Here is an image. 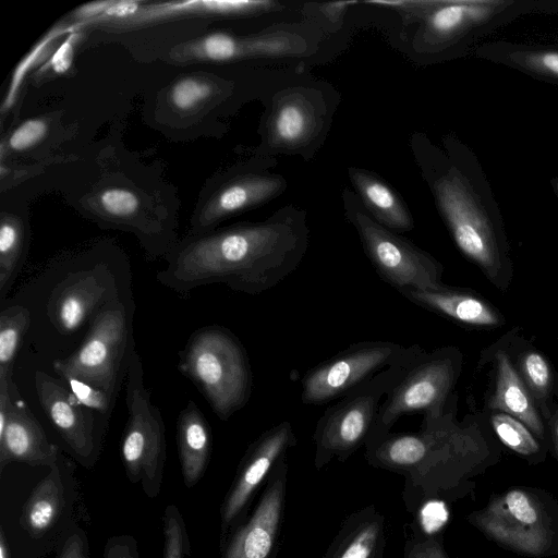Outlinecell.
<instances>
[{
  "label": "cell",
  "mask_w": 558,
  "mask_h": 558,
  "mask_svg": "<svg viewBox=\"0 0 558 558\" xmlns=\"http://www.w3.org/2000/svg\"><path fill=\"white\" fill-rule=\"evenodd\" d=\"M35 389L43 410L74 456L84 465H92L98 449L95 411L41 371L35 373Z\"/></svg>",
  "instance_id": "2e32d148"
},
{
  "label": "cell",
  "mask_w": 558,
  "mask_h": 558,
  "mask_svg": "<svg viewBox=\"0 0 558 558\" xmlns=\"http://www.w3.org/2000/svg\"><path fill=\"white\" fill-rule=\"evenodd\" d=\"M113 276L98 268L65 277L52 291L48 316L63 335L75 332L109 303L119 299Z\"/></svg>",
  "instance_id": "9a60e30c"
},
{
  "label": "cell",
  "mask_w": 558,
  "mask_h": 558,
  "mask_svg": "<svg viewBox=\"0 0 558 558\" xmlns=\"http://www.w3.org/2000/svg\"><path fill=\"white\" fill-rule=\"evenodd\" d=\"M58 454L57 446L49 441L27 403L16 395L0 430V470L13 461L52 468Z\"/></svg>",
  "instance_id": "ffe728a7"
},
{
  "label": "cell",
  "mask_w": 558,
  "mask_h": 558,
  "mask_svg": "<svg viewBox=\"0 0 558 558\" xmlns=\"http://www.w3.org/2000/svg\"><path fill=\"white\" fill-rule=\"evenodd\" d=\"M210 81L197 76H184L175 81L169 89V101L179 111L187 112L198 108L214 94Z\"/></svg>",
  "instance_id": "d6a6232c"
},
{
  "label": "cell",
  "mask_w": 558,
  "mask_h": 558,
  "mask_svg": "<svg viewBox=\"0 0 558 558\" xmlns=\"http://www.w3.org/2000/svg\"><path fill=\"white\" fill-rule=\"evenodd\" d=\"M179 369L222 421L242 409L252 391V371L239 339L227 328L197 329L179 353Z\"/></svg>",
  "instance_id": "5b68a950"
},
{
  "label": "cell",
  "mask_w": 558,
  "mask_h": 558,
  "mask_svg": "<svg viewBox=\"0 0 558 558\" xmlns=\"http://www.w3.org/2000/svg\"><path fill=\"white\" fill-rule=\"evenodd\" d=\"M47 132L48 124L45 119H27L9 135L8 148L17 153L27 150L41 142Z\"/></svg>",
  "instance_id": "8d00e7d4"
},
{
  "label": "cell",
  "mask_w": 558,
  "mask_h": 558,
  "mask_svg": "<svg viewBox=\"0 0 558 558\" xmlns=\"http://www.w3.org/2000/svg\"><path fill=\"white\" fill-rule=\"evenodd\" d=\"M31 322V312L23 305L0 313V378L12 379L13 364Z\"/></svg>",
  "instance_id": "4dcf8cb0"
},
{
  "label": "cell",
  "mask_w": 558,
  "mask_h": 558,
  "mask_svg": "<svg viewBox=\"0 0 558 558\" xmlns=\"http://www.w3.org/2000/svg\"><path fill=\"white\" fill-rule=\"evenodd\" d=\"M348 173L359 201L374 220L392 231L413 229L408 206L389 184L365 169L351 167Z\"/></svg>",
  "instance_id": "d4e9b609"
},
{
  "label": "cell",
  "mask_w": 558,
  "mask_h": 558,
  "mask_svg": "<svg viewBox=\"0 0 558 558\" xmlns=\"http://www.w3.org/2000/svg\"><path fill=\"white\" fill-rule=\"evenodd\" d=\"M308 234L300 210L281 208L264 221L201 233L174 245L156 278L180 294L207 284L262 294L299 267L308 247Z\"/></svg>",
  "instance_id": "6da1fadb"
},
{
  "label": "cell",
  "mask_w": 558,
  "mask_h": 558,
  "mask_svg": "<svg viewBox=\"0 0 558 558\" xmlns=\"http://www.w3.org/2000/svg\"><path fill=\"white\" fill-rule=\"evenodd\" d=\"M484 414L457 420V396L440 414H424L420 430L391 433L365 446L367 462L404 475L425 496L461 498L471 481L500 460V449ZM426 497V498H427Z\"/></svg>",
  "instance_id": "7a4b0ae2"
},
{
  "label": "cell",
  "mask_w": 558,
  "mask_h": 558,
  "mask_svg": "<svg viewBox=\"0 0 558 558\" xmlns=\"http://www.w3.org/2000/svg\"><path fill=\"white\" fill-rule=\"evenodd\" d=\"M462 366L463 354L457 347L424 351L381 402L365 446L388 434L403 415L442 413L454 396Z\"/></svg>",
  "instance_id": "30bf717a"
},
{
  "label": "cell",
  "mask_w": 558,
  "mask_h": 558,
  "mask_svg": "<svg viewBox=\"0 0 558 558\" xmlns=\"http://www.w3.org/2000/svg\"><path fill=\"white\" fill-rule=\"evenodd\" d=\"M424 351L383 369L324 412L313 435L316 470L323 469L335 459L345 461L367 442L377 420L380 400L387 397Z\"/></svg>",
  "instance_id": "8992f818"
},
{
  "label": "cell",
  "mask_w": 558,
  "mask_h": 558,
  "mask_svg": "<svg viewBox=\"0 0 558 558\" xmlns=\"http://www.w3.org/2000/svg\"><path fill=\"white\" fill-rule=\"evenodd\" d=\"M424 349L392 341H364L307 371L302 379L301 401L323 404L342 398L383 369L404 362Z\"/></svg>",
  "instance_id": "8fae6325"
},
{
  "label": "cell",
  "mask_w": 558,
  "mask_h": 558,
  "mask_svg": "<svg viewBox=\"0 0 558 558\" xmlns=\"http://www.w3.org/2000/svg\"><path fill=\"white\" fill-rule=\"evenodd\" d=\"M128 420L121 438V459L129 480L141 483L149 497L160 490L166 463V427L144 385L141 355L133 351L125 377Z\"/></svg>",
  "instance_id": "ba28073f"
},
{
  "label": "cell",
  "mask_w": 558,
  "mask_h": 558,
  "mask_svg": "<svg viewBox=\"0 0 558 558\" xmlns=\"http://www.w3.org/2000/svg\"><path fill=\"white\" fill-rule=\"evenodd\" d=\"M162 558H185L190 554V542L182 515L174 505L167 507L163 515Z\"/></svg>",
  "instance_id": "836d02e7"
},
{
  "label": "cell",
  "mask_w": 558,
  "mask_h": 558,
  "mask_svg": "<svg viewBox=\"0 0 558 558\" xmlns=\"http://www.w3.org/2000/svg\"><path fill=\"white\" fill-rule=\"evenodd\" d=\"M73 27L70 28H58L56 27L53 31H51L47 36L38 43V45L31 51L29 56L23 60L21 63V66H19L13 75V81L10 85V89L7 94V97L4 99L2 110L9 109L15 99V94L17 93V88L22 82L23 75L27 71V69L33 65V61L41 62L46 61V59L50 58L51 54H43V52H50V46L56 43L57 38L70 31H73Z\"/></svg>",
  "instance_id": "d590c367"
},
{
  "label": "cell",
  "mask_w": 558,
  "mask_h": 558,
  "mask_svg": "<svg viewBox=\"0 0 558 558\" xmlns=\"http://www.w3.org/2000/svg\"><path fill=\"white\" fill-rule=\"evenodd\" d=\"M386 518L375 505L350 513L322 558H384Z\"/></svg>",
  "instance_id": "603a6c76"
},
{
  "label": "cell",
  "mask_w": 558,
  "mask_h": 558,
  "mask_svg": "<svg viewBox=\"0 0 558 558\" xmlns=\"http://www.w3.org/2000/svg\"><path fill=\"white\" fill-rule=\"evenodd\" d=\"M26 254V229L23 221L11 214L0 220V296L12 288Z\"/></svg>",
  "instance_id": "f546056e"
},
{
  "label": "cell",
  "mask_w": 558,
  "mask_h": 558,
  "mask_svg": "<svg viewBox=\"0 0 558 558\" xmlns=\"http://www.w3.org/2000/svg\"><path fill=\"white\" fill-rule=\"evenodd\" d=\"M43 478L22 512V525L33 536L38 537L48 531L56 522L63 504V487L58 464Z\"/></svg>",
  "instance_id": "83f0119b"
},
{
  "label": "cell",
  "mask_w": 558,
  "mask_h": 558,
  "mask_svg": "<svg viewBox=\"0 0 558 558\" xmlns=\"http://www.w3.org/2000/svg\"><path fill=\"white\" fill-rule=\"evenodd\" d=\"M412 303L473 328H498L506 318L488 300L469 289L444 286L437 290L400 292Z\"/></svg>",
  "instance_id": "7402d4cb"
},
{
  "label": "cell",
  "mask_w": 558,
  "mask_h": 558,
  "mask_svg": "<svg viewBox=\"0 0 558 558\" xmlns=\"http://www.w3.org/2000/svg\"><path fill=\"white\" fill-rule=\"evenodd\" d=\"M466 521L498 546L531 558L558 555V499L531 486L493 494Z\"/></svg>",
  "instance_id": "277c9868"
},
{
  "label": "cell",
  "mask_w": 558,
  "mask_h": 558,
  "mask_svg": "<svg viewBox=\"0 0 558 558\" xmlns=\"http://www.w3.org/2000/svg\"><path fill=\"white\" fill-rule=\"evenodd\" d=\"M488 424L498 440L529 464H537L545 460L549 446L537 439L518 418L504 412L490 411Z\"/></svg>",
  "instance_id": "f1b7e54d"
},
{
  "label": "cell",
  "mask_w": 558,
  "mask_h": 558,
  "mask_svg": "<svg viewBox=\"0 0 558 558\" xmlns=\"http://www.w3.org/2000/svg\"><path fill=\"white\" fill-rule=\"evenodd\" d=\"M512 361L546 423L555 405L558 374L546 356L531 344H520L515 360Z\"/></svg>",
  "instance_id": "4316f807"
},
{
  "label": "cell",
  "mask_w": 558,
  "mask_h": 558,
  "mask_svg": "<svg viewBox=\"0 0 558 558\" xmlns=\"http://www.w3.org/2000/svg\"><path fill=\"white\" fill-rule=\"evenodd\" d=\"M282 5L272 0H192L145 3L131 20L118 26H140L185 15L247 16L278 11Z\"/></svg>",
  "instance_id": "cb8c5ba5"
},
{
  "label": "cell",
  "mask_w": 558,
  "mask_h": 558,
  "mask_svg": "<svg viewBox=\"0 0 558 558\" xmlns=\"http://www.w3.org/2000/svg\"><path fill=\"white\" fill-rule=\"evenodd\" d=\"M408 535L402 558H449L444 547L442 534L426 533L412 524Z\"/></svg>",
  "instance_id": "e575fe53"
},
{
  "label": "cell",
  "mask_w": 558,
  "mask_h": 558,
  "mask_svg": "<svg viewBox=\"0 0 558 558\" xmlns=\"http://www.w3.org/2000/svg\"><path fill=\"white\" fill-rule=\"evenodd\" d=\"M506 0L420 1L424 13L423 35L432 44H444L482 25L507 8Z\"/></svg>",
  "instance_id": "44dd1931"
},
{
  "label": "cell",
  "mask_w": 558,
  "mask_h": 558,
  "mask_svg": "<svg viewBox=\"0 0 558 558\" xmlns=\"http://www.w3.org/2000/svg\"><path fill=\"white\" fill-rule=\"evenodd\" d=\"M484 357L490 360L495 368L494 389L485 404L488 412H504L518 418L537 439L549 446L545 421L515 369L509 345L504 348L495 343L493 351L482 354V359Z\"/></svg>",
  "instance_id": "d6986e66"
},
{
  "label": "cell",
  "mask_w": 558,
  "mask_h": 558,
  "mask_svg": "<svg viewBox=\"0 0 558 558\" xmlns=\"http://www.w3.org/2000/svg\"><path fill=\"white\" fill-rule=\"evenodd\" d=\"M287 456L269 473L250 517L238 524L221 558H275L284 521L288 485Z\"/></svg>",
  "instance_id": "7c38bea8"
},
{
  "label": "cell",
  "mask_w": 558,
  "mask_h": 558,
  "mask_svg": "<svg viewBox=\"0 0 558 558\" xmlns=\"http://www.w3.org/2000/svg\"><path fill=\"white\" fill-rule=\"evenodd\" d=\"M81 38L80 32L72 31L65 39L58 45L51 57L44 63L38 71L39 75L54 76L69 71L72 66L74 49Z\"/></svg>",
  "instance_id": "f35d334b"
},
{
  "label": "cell",
  "mask_w": 558,
  "mask_h": 558,
  "mask_svg": "<svg viewBox=\"0 0 558 558\" xmlns=\"http://www.w3.org/2000/svg\"><path fill=\"white\" fill-rule=\"evenodd\" d=\"M116 0L93 1L76 8L72 14V19L77 25L90 24L100 17Z\"/></svg>",
  "instance_id": "7bdbcfd3"
},
{
  "label": "cell",
  "mask_w": 558,
  "mask_h": 558,
  "mask_svg": "<svg viewBox=\"0 0 558 558\" xmlns=\"http://www.w3.org/2000/svg\"><path fill=\"white\" fill-rule=\"evenodd\" d=\"M517 64L546 76L558 78V51L554 50H524L512 53Z\"/></svg>",
  "instance_id": "74e56055"
},
{
  "label": "cell",
  "mask_w": 558,
  "mask_h": 558,
  "mask_svg": "<svg viewBox=\"0 0 558 558\" xmlns=\"http://www.w3.org/2000/svg\"><path fill=\"white\" fill-rule=\"evenodd\" d=\"M353 1H340V2H330L324 3L320 5V10L325 13V15L332 21H336L340 17L349 5L354 4Z\"/></svg>",
  "instance_id": "bcb514c9"
},
{
  "label": "cell",
  "mask_w": 558,
  "mask_h": 558,
  "mask_svg": "<svg viewBox=\"0 0 558 558\" xmlns=\"http://www.w3.org/2000/svg\"><path fill=\"white\" fill-rule=\"evenodd\" d=\"M430 187L459 251L505 293L514 270L502 227L489 216L471 182L456 166L436 177Z\"/></svg>",
  "instance_id": "3957f363"
},
{
  "label": "cell",
  "mask_w": 558,
  "mask_h": 558,
  "mask_svg": "<svg viewBox=\"0 0 558 558\" xmlns=\"http://www.w3.org/2000/svg\"><path fill=\"white\" fill-rule=\"evenodd\" d=\"M177 442L183 481L191 488L203 476L213 447L210 425L193 400L178 415Z\"/></svg>",
  "instance_id": "484cf974"
},
{
  "label": "cell",
  "mask_w": 558,
  "mask_h": 558,
  "mask_svg": "<svg viewBox=\"0 0 558 558\" xmlns=\"http://www.w3.org/2000/svg\"><path fill=\"white\" fill-rule=\"evenodd\" d=\"M59 558H88L83 538L78 534H73L64 543Z\"/></svg>",
  "instance_id": "ee69618b"
},
{
  "label": "cell",
  "mask_w": 558,
  "mask_h": 558,
  "mask_svg": "<svg viewBox=\"0 0 558 558\" xmlns=\"http://www.w3.org/2000/svg\"><path fill=\"white\" fill-rule=\"evenodd\" d=\"M306 39L298 33L278 29L251 36L223 32L189 40L172 50L180 62H228L252 58H286L307 53Z\"/></svg>",
  "instance_id": "5bb4252c"
},
{
  "label": "cell",
  "mask_w": 558,
  "mask_h": 558,
  "mask_svg": "<svg viewBox=\"0 0 558 558\" xmlns=\"http://www.w3.org/2000/svg\"><path fill=\"white\" fill-rule=\"evenodd\" d=\"M97 203V208L105 218L119 222H133L141 209L138 196L133 191L120 186L101 190Z\"/></svg>",
  "instance_id": "1f68e13d"
},
{
  "label": "cell",
  "mask_w": 558,
  "mask_h": 558,
  "mask_svg": "<svg viewBox=\"0 0 558 558\" xmlns=\"http://www.w3.org/2000/svg\"><path fill=\"white\" fill-rule=\"evenodd\" d=\"M0 558H10L9 547L5 543L3 533H1L0 537Z\"/></svg>",
  "instance_id": "7dc6e473"
},
{
  "label": "cell",
  "mask_w": 558,
  "mask_h": 558,
  "mask_svg": "<svg viewBox=\"0 0 558 558\" xmlns=\"http://www.w3.org/2000/svg\"><path fill=\"white\" fill-rule=\"evenodd\" d=\"M104 558H140L135 541L130 536L109 538Z\"/></svg>",
  "instance_id": "b9f144b4"
},
{
  "label": "cell",
  "mask_w": 558,
  "mask_h": 558,
  "mask_svg": "<svg viewBox=\"0 0 558 558\" xmlns=\"http://www.w3.org/2000/svg\"><path fill=\"white\" fill-rule=\"evenodd\" d=\"M71 392L86 408L100 414H109L114 400L105 391L75 378H64Z\"/></svg>",
  "instance_id": "ab89813d"
},
{
  "label": "cell",
  "mask_w": 558,
  "mask_h": 558,
  "mask_svg": "<svg viewBox=\"0 0 558 558\" xmlns=\"http://www.w3.org/2000/svg\"><path fill=\"white\" fill-rule=\"evenodd\" d=\"M345 216L355 228L363 250L377 275L398 292L405 290H437L442 282L444 267L429 253L408 239L374 220L357 196L348 189Z\"/></svg>",
  "instance_id": "9c48e42d"
},
{
  "label": "cell",
  "mask_w": 558,
  "mask_h": 558,
  "mask_svg": "<svg viewBox=\"0 0 558 558\" xmlns=\"http://www.w3.org/2000/svg\"><path fill=\"white\" fill-rule=\"evenodd\" d=\"M549 428V448L553 457L558 461V380L555 393V405L549 420L546 422Z\"/></svg>",
  "instance_id": "f6af8a7d"
},
{
  "label": "cell",
  "mask_w": 558,
  "mask_h": 558,
  "mask_svg": "<svg viewBox=\"0 0 558 558\" xmlns=\"http://www.w3.org/2000/svg\"><path fill=\"white\" fill-rule=\"evenodd\" d=\"M287 187L282 175L252 173L222 185L203 206L194 228L206 232L216 223L234 214L260 206L279 196Z\"/></svg>",
  "instance_id": "ac0fdd59"
},
{
  "label": "cell",
  "mask_w": 558,
  "mask_h": 558,
  "mask_svg": "<svg viewBox=\"0 0 558 558\" xmlns=\"http://www.w3.org/2000/svg\"><path fill=\"white\" fill-rule=\"evenodd\" d=\"M145 3V1L116 0L113 5L93 23L113 22L116 25H120L134 17Z\"/></svg>",
  "instance_id": "60d3db41"
},
{
  "label": "cell",
  "mask_w": 558,
  "mask_h": 558,
  "mask_svg": "<svg viewBox=\"0 0 558 558\" xmlns=\"http://www.w3.org/2000/svg\"><path fill=\"white\" fill-rule=\"evenodd\" d=\"M318 95L308 88L281 92L275 98L268 119L267 138L274 148H300L319 132L324 122Z\"/></svg>",
  "instance_id": "e0dca14e"
},
{
  "label": "cell",
  "mask_w": 558,
  "mask_h": 558,
  "mask_svg": "<svg viewBox=\"0 0 558 558\" xmlns=\"http://www.w3.org/2000/svg\"><path fill=\"white\" fill-rule=\"evenodd\" d=\"M296 445L290 422L284 421L264 432L247 448L221 506V533L242 523L247 508L277 462Z\"/></svg>",
  "instance_id": "4fadbf2b"
},
{
  "label": "cell",
  "mask_w": 558,
  "mask_h": 558,
  "mask_svg": "<svg viewBox=\"0 0 558 558\" xmlns=\"http://www.w3.org/2000/svg\"><path fill=\"white\" fill-rule=\"evenodd\" d=\"M133 344L131 307L119 298L92 319L82 344L69 356L56 360L53 368L63 379H78L114 400L126 377Z\"/></svg>",
  "instance_id": "52a82bcc"
}]
</instances>
